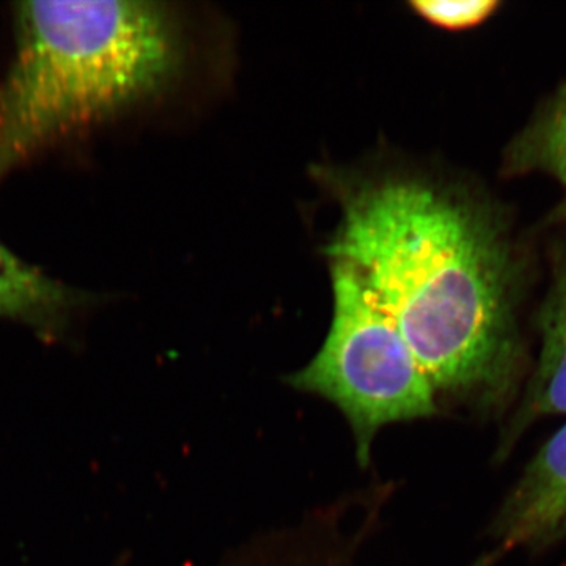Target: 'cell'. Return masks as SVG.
Listing matches in <instances>:
<instances>
[{
	"label": "cell",
	"mask_w": 566,
	"mask_h": 566,
	"mask_svg": "<svg viewBox=\"0 0 566 566\" xmlns=\"http://www.w3.org/2000/svg\"><path fill=\"white\" fill-rule=\"evenodd\" d=\"M327 253L352 268L436 394L493 408L512 394L517 352L502 264L474 216L420 182L353 193Z\"/></svg>",
	"instance_id": "cell-1"
},
{
	"label": "cell",
	"mask_w": 566,
	"mask_h": 566,
	"mask_svg": "<svg viewBox=\"0 0 566 566\" xmlns=\"http://www.w3.org/2000/svg\"><path fill=\"white\" fill-rule=\"evenodd\" d=\"M0 82V180L43 148L158 91L172 28L150 2H25Z\"/></svg>",
	"instance_id": "cell-2"
},
{
	"label": "cell",
	"mask_w": 566,
	"mask_h": 566,
	"mask_svg": "<svg viewBox=\"0 0 566 566\" xmlns=\"http://www.w3.org/2000/svg\"><path fill=\"white\" fill-rule=\"evenodd\" d=\"M334 316L319 352L289 385L337 406L352 428L360 468L387 424L438 412L430 379L397 326L344 263L333 266Z\"/></svg>",
	"instance_id": "cell-3"
},
{
	"label": "cell",
	"mask_w": 566,
	"mask_h": 566,
	"mask_svg": "<svg viewBox=\"0 0 566 566\" xmlns=\"http://www.w3.org/2000/svg\"><path fill=\"white\" fill-rule=\"evenodd\" d=\"M502 546L545 547L566 535V423L527 465L495 517Z\"/></svg>",
	"instance_id": "cell-4"
},
{
	"label": "cell",
	"mask_w": 566,
	"mask_h": 566,
	"mask_svg": "<svg viewBox=\"0 0 566 566\" xmlns=\"http://www.w3.org/2000/svg\"><path fill=\"white\" fill-rule=\"evenodd\" d=\"M77 296L0 244V318L54 335L65 327Z\"/></svg>",
	"instance_id": "cell-5"
},
{
	"label": "cell",
	"mask_w": 566,
	"mask_h": 566,
	"mask_svg": "<svg viewBox=\"0 0 566 566\" xmlns=\"http://www.w3.org/2000/svg\"><path fill=\"white\" fill-rule=\"evenodd\" d=\"M566 415V274L542 315V352L505 442H513L536 417Z\"/></svg>",
	"instance_id": "cell-6"
},
{
	"label": "cell",
	"mask_w": 566,
	"mask_h": 566,
	"mask_svg": "<svg viewBox=\"0 0 566 566\" xmlns=\"http://www.w3.org/2000/svg\"><path fill=\"white\" fill-rule=\"evenodd\" d=\"M499 3L495 0H460V2H446V0H419L412 2V9L431 24L439 28L468 29L480 24L493 14Z\"/></svg>",
	"instance_id": "cell-7"
},
{
	"label": "cell",
	"mask_w": 566,
	"mask_h": 566,
	"mask_svg": "<svg viewBox=\"0 0 566 566\" xmlns=\"http://www.w3.org/2000/svg\"><path fill=\"white\" fill-rule=\"evenodd\" d=\"M543 151L547 164L566 181V99L547 123Z\"/></svg>",
	"instance_id": "cell-8"
},
{
	"label": "cell",
	"mask_w": 566,
	"mask_h": 566,
	"mask_svg": "<svg viewBox=\"0 0 566 566\" xmlns=\"http://www.w3.org/2000/svg\"><path fill=\"white\" fill-rule=\"evenodd\" d=\"M494 556H485L480 558V560H476L474 565L472 566H493L494 564Z\"/></svg>",
	"instance_id": "cell-9"
},
{
	"label": "cell",
	"mask_w": 566,
	"mask_h": 566,
	"mask_svg": "<svg viewBox=\"0 0 566 566\" xmlns=\"http://www.w3.org/2000/svg\"><path fill=\"white\" fill-rule=\"evenodd\" d=\"M566 182V181H565Z\"/></svg>",
	"instance_id": "cell-10"
}]
</instances>
